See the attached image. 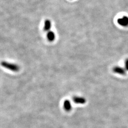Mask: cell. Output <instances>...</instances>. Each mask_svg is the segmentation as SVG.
Here are the masks:
<instances>
[{
	"label": "cell",
	"mask_w": 128,
	"mask_h": 128,
	"mask_svg": "<svg viewBox=\"0 0 128 128\" xmlns=\"http://www.w3.org/2000/svg\"><path fill=\"white\" fill-rule=\"evenodd\" d=\"M1 65L5 68L8 69L10 70L13 72H18L20 70V67L18 65L16 64L10 63L6 61H2Z\"/></svg>",
	"instance_id": "6da1fadb"
},
{
	"label": "cell",
	"mask_w": 128,
	"mask_h": 128,
	"mask_svg": "<svg viewBox=\"0 0 128 128\" xmlns=\"http://www.w3.org/2000/svg\"><path fill=\"white\" fill-rule=\"evenodd\" d=\"M112 71L114 73L122 76H125L127 73V71L125 68L120 66H115L112 68Z\"/></svg>",
	"instance_id": "7a4b0ae2"
},
{
	"label": "cell",
	"mask_w": 128,
	"mask_h": 128,
	"mask_svg": "<svg viewBox=\"0 0 128 128\" xmlns=\"http://www.w3.org/2000/svg\"><path fill=\"white\" fill-rule=\"evenodd\" d=\"M117 22L119 25L124 27H128V17L124 16L122 17L118 18Z\"/></svg>",
	"instance_id": "3957f363"
},
{
	"label": "cell",
	"mask_w": 128,
	"mask_h": 128,
	"mask_svg": "<svg viewBox=\"0 0 128 128\" xmlns=\"http://www.w3.org/2000/svg\"><path fill=\"white\" fill-rule=\"evenodd\" d=\"M73 101L75 103L78 104H86V99L82 97H78V96H75L73 98Z\"/></svg>",
	"instance_id": "277c9868"
},
{
	"label": "cell",
	"mask_w": 128,
	"mask_h": 128,
	"mask_svg": "<svg viewBox=\"0 0 128 128\" xmlns=\"http://www.w3.org/2000/svg\"><path fill=\"white\" fill-rule=\"evenodd\" d=\"M63 106L64 110L69 112L72 109V105L70 102L68 100H64L63 103Z\"/></svg>",
	"instance_id": "5b68a950"
},
{
	"label": "cell",
	"mask_w": 128,
	"mask_h": 128,
	"mask_svg": "<svg viewBox=\"0 0 128 128\" xmlns=\"http://www.w3.org/2000/svg\"><path fill=\"white\" fill-rule=\"evenodd\" d=\"M56 36L54 32L50 31L48 32L47 34V38L48 40V41L52 42L55 40Z\"/></svg>",
	"instance_id": "8992f818"
},
{
	"label": "cell",
	"mask_w": 128,
	"mask_h": 128,
	"mask_svg": "<svg viewBox=\"0 0 128 128\" xmlns=\"http://www.w3.org/2000/svg\"><path fill=\"white\" fill-rule=\"evenodd\" d=\"M51 27V23L50 21V20H46L45 22L44 23V29L45 31H48L50 30Z\"/></svg>",
	"instance_id": "52a82bcc"
},
{
	"label": "cell",
	"mask_w": 128,
	"mask_h": 128,
	"mask_svg": "<svg viewBox=\"0 0 128 128\" xmlns=\"http://www.w3.org/2000/svg\"><path fill=\"white\" fill-rule=\"evenodd\" d=\"M124 66V68L126 70V71H128V58H127L125 61Z\"/></svg>",
	"instance_id": "ba28073f"
}]
</instances>
